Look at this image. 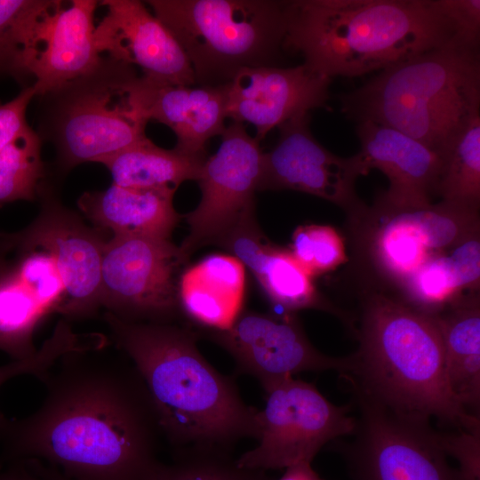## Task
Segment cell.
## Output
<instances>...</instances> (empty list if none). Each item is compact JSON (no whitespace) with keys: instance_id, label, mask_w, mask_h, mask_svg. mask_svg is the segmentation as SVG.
<instances>
[{"instance_id":"obj_1","label":"cell","mask_w":480,"mask_h":480,"mask_svg":"<svg viewBox=\"0 0 480 480\" xmlns=\"http://www.w3.org/2000/svg\"><path fill=\"white\" fill-rule=\"evenodd\" d=\"M104 349L58 361L38 409L10 421L2 460L37 459L69 480H149L161 463L155 407L136 367Z\"/></svg>"},{"instance_id":"obj_2","label":"cell","mask_w":480,"mask_h":480,"mask_svg":"<svg viewBox=\"0 0 480 480\" xmlns=\"http://www.w3.org/2000/svg\"><path fill=\"white\" fill-rule=\"evenodd\" d=\"M103 319L140 374L162 436L172 446L232 450L243 438H257L259 410L204 357L195 332L172 323L127 322L107 311Z\"/></svg>"},{"instance_id":"obj_3","label":"cell","mask_w":480,"mask_h":480,"mask_svg":"<svg viewBox=\"0 0 480 480\" xmlns=\"http://www.w3.org/2000/svg\"><path fill=\"white\" fill-rule=\"evenodd\" d=\"M284 47L329 77L381 71L458 43L445 0L285 1Z\"/></svg>"},{"instance_id":"obj_4","label":"cell","mask_w":480,"mask_h":480,"mask_svg":"<svg viewBox=\"0 0 480 480\" xmlns=\"http://www.w3.org/2000/svg\"><path fill=\"white\" fill-rule=\"evenodd\" d=\"M359 348L350 355L356 394L396 413L435 418L459 429H478L449 388L444 344L433 315L396 293L372 287L362 292Z\"/></svg>"},{"instance_id":"obj_5","label":"cell","mask_w":480,"mask_h":480,"mask_svg":"<svg viewBox=\"0 0 480 480\" xmlns=\"http://www.w3.org/2000/svg\"><path fill=\"white\" fill-rule=\"evenodd\" d=\"M356 123L398 130L438 155L480 108L479 49L453 43L383 69L340 97Z\"/></svg>"},{"instance_id":"obj_6","label":"cell","mask_w":480,"mask_h":480,"mask_svg":"<svg viewBox=\"0 0 480 480\" xmlns=\"http://www.w3.org/2000/svg\"><path fill=\"white\" fill-rule=\"evenodd\" d=\"M38 135L67 172L100 163L146 136L141 76L107 55L88 73L43 96Z\"/></svg>"},{"instance_id":"obj_7","label":"cell","mask_w":480,"mask_h":480,"mask_svg":"<svg viewBox=\"0 0 480 480\" xmlns=\"http://www.w3.org/2000/svg\"><path fill=\"white\" fill-rule=\"evenodd\" d=\"M146 3L180 44L199 85H227L243 68L274 66L284 47L285 1Z\"/></svg>"},{"instance_id":"obj_8","label":"cell","mask_w":480,"mask_h":480,"mask_svg":"<svg viewBox=\"0 0 480 480\" xmlns=\"http://www.w3.org/2000/svg\"><path fill=\"white\" fill-rule=\"evenodd\" d=\"M348 217L365 285L393 292L430 257L480 232L479 212L444 201L399 208L377 196Z\"/></svg>"},{"instance_id":"obj_9","label":"cell","mask_w":480,"mask_h":480,"mask_svg":"<svg viewBox=\"0 0 480 480\" xmlns=\"http://www.w3.org/2000/svg\"><path fill=\"white\" fill-rule=\"evenodd\" d=\"M264 392L258 445L236 459L241 467L266 471L311 463L328 442L356 431L349 407L333 404L311 383L291 377Z\"/></svg>"},{"instance_id":"obj_10","label":"cell","mask_w":480,"mask_h":480,"mask_svg":"<svg viewBox=\"0 0 480 480\" xmlns=\"http://www.w3.org/2000/svg\"><path fill=\"white\" fill-rule=\"evenodd\" d=\"M187 260L170 239L113 236L101 264V308L132 323H171L180 312L178 284Z\"/></svg>"},{"instance_id":"obj_11","label":"cell","mask_w":480,"mask_h":480,"mask_svg":"<svg viewBox=\"0 0 480 480\" xmlns=\"http://www.w3.org/2000/svg\"><path fill=\"white\" fill-rule=\"evenodd\" d=\"M64 299L56 259L32 226L0 233V350L12 360L35 355L36 329Z\"/></svg>"},{"instance_id":"obj_12","label":"cell","mask_w":480,"mask_h":480,"mask_svg":"<svg viewBox=\"0 0 480 480\" xmlns=\"http://www.w3.org/2000/svg\"><path fill=\"white\" fill-rule=\"evenodd\" d=\"M357 397L361 418L348 451L356 480H462L430 420Z\"/></svg>"},{"instance_id":"obj_13","label":"cell","mask_w":480,"mask_h":480,"mask_svg":"<svg viewBox=\"0 0 480 480\" xmlns=\"http://www.w3.org/2000/svg\"><path fill=\"white\" fill-rule=\"evenodd\" d=\"M220 145L206 158L197 182L201 199L185 215L189 233L179 246L183 258L200 247L219 244L245 220L255 216L254 194L262 172L260 140L242 123L232 122Z\"/></svg>"},{"instance_id":"obj_14","label":"cell","mask_w":480,"mask_h":480,"mask_svg":"<svg viewBox=\"0 0 480 480\" xmlns=\"http://www.w3.org/2000/svg\"><path fill=\"white\" fill-rule=\"evenodd\" d=\"M208 338L228 351L239 374L252 376L266 390L302 372L350 368V356L318 351L307 338L295 313L242 311L226 330H208Z\"/></svg>"},{"instance_id":"obj_15","label":"cell","mask_w":480,"mask_h":480,"mask_svg":"<svg viewBox=\"0 0 480 480\" xmlns=\"http://www.w3.org/2000/svg\"><path fill=\"white\" fill-rule=\"evenodd\" d=\"M308 113L282 124L276 146L263 154L258 190L290 189L316 196L342 208L348 216L364 204L356 192L360 176L351 156L340 157L310 132Z\"/></svg>"},{"instance_id":"obj_16","label":"cell","mask_w":480,"mask_h":480,"mask_svg":"<svg viewBox=\"0 0 480 480\" xmlns=\"http://www.w3.org/2000/svg\"><path fill=\"white\" fill-rule=\"evenodd\" d=\"M38 196L40 211L30 225L53 253L60 272L65 299L59 315L69 323L93 317L101 308V264L108 240L44 182Z\"/></svg>"},{"instance_id":"obj_17","label":"cell","mask_w":480,"mask_h":480,"mask_svg":"<svg viewBox=\"0 0 480 480\" xmlns=\"http://www.w3.org/2000/svg\"><path fill=\"white\" fill-rule=\"evenodd\" d=\"M107 13L95 26L98 52L138 66L147 80L162 85H194L191 64L167 27L140 1L103 0Z\"/></svg>"},{"instance_id":"obj_18","label":"cell","mask_w":480,"mask_h":480,"mask_svg":"<svg viewBox=\"0 0 480 480\" xmlns=\"http://www.w3.org/2000/svg\"><path fill=\"white\" fill-rule=\"evenodd\" d=\"M331 81L304 63L243 68L226 85L227 117L252 124L260 141L292 117L325 107Z\"/></svg>"},{"instance_id":"obj_19","label":"cell","mask_w":480,"mask_h":480,"mask_svg":"<svg viewBox=\"0 0 480 480\" xmlns=\"http://www.w3.org/2000/svg\"><path fill=\"white\" fill-rule=\"evenodd\" d=\"M95 0H53L38 20L25 54L36 96L84 76L100 62L94 44Z\"/></svg>"},{"instance_id":"obj_20","label":"cell","mask_w":480,"mask_h":480,"mask_svg":"<svg viewBox=\"0 0 480 480\" xmlns=\"http://www.w3.org/2000/svg\"><path fill=\"white\" fill-rule=\"evenodd\" d=\"M356 132L360 149L351 158L359 175L378 169L388 179L389 187L380 198L399 208L432 204L441 166L436 152L398 130L372 121L356 123Z\"/></svg>"},{"instance_id":"obj_21","label":"cell","mask_w":480,"mask_h":480,"mask_svg":"<svg viewBox=\"0 0 480 480\" xmlns=\"http://www.w3.org/2000/svg\"><path fill=\"white\" fill-rule=\"evenodd\" d=\"M255 276L269 300L284 312L316 308L343 316L317 291L311 277L289 249L271 244L255 216L237 226L220 244Z\"/></svg>"},{"instance_id":"obj_22","label":"cell","mask_w":480,"mask_h":480,"mask_svg":"<svg viewBox=\"0 0 480 480\" xmlns=\"http://www.w3.org/2000/svg\"><path fill=\"white\" fill-rule=\"evenodd\" d=\"M141 78L148 119L174 132L178 151L205 156L207 141L226 128V85H162Z\"/></svg>"},{"instance_id":"obj_23","label":"cell","mask_w":480,"mask_h":480,"mask_svg":"<svg viewBox=\"0 0 480 480\" xmlns=\"http://www.w3.org/2000/svg\"><path fill=\"white\" fill-rule=\"evenodd\" d=\"M175 191L112 183L105 190L84 193L77 206L94 228L113 236L170 239L180 220L172 204Z\"/></svg>"},{"instance_id":"obj_24","label":"cell","mask_w":480,"mask_h":480,"mask_svg":"<svg viewBox=\"0 0 480 480\" xmlns=\"http://www.w3.org/2000/svg\"><path fill=\"white\" fill-rule=\"evenodd\" d=\"M245 267L231 254H212L179 279L180 311L207 330H226L243 311Z\"/></svg>"},{"instance_id":"obj_25","label":"cell","mask_w":480,"mask_h":480,"mask_svg":"<svg viewBox=\"0 0 480 480\" xmlns=\"http://www.w3.org/2000/svg\"><path fill=\"white\" fill-rule=\"evenodd\" d=\"M433 316L443 340L446 374L451 392L467 412L478 417L480 406L479 292L463 294Z\"/></svg>"},{"instance_id":"obj_26","label":"cell","mask_w":480,"mask_h":480,"mask_svg":"<svg viewBox=\"0 0 480 480\" xmlns=\"http://www.w3.org/2000/svg\"><path fill=\"white\" fill-rule=\"evenodd\" d=\"M206 156L164 149L148 137L105 158L113 183L129 188H172L186 180L199 179Z\"/></svg>"},{"instance_id":"obj_27","label":"cell","mask_w":480,"mask_h":480,"mask_svg":"<svg viewBox=\"0 0 480 480\" xmlns=\"http://www.w3.org/2000/svg\"><path fill=\"white\" fill-rule=\"evenodd\" d=\"M439 156L436 195L441 201L479 212L480 114L454 135Z\"/></svg>"},{"instance_id":"obj_28","label":"cell","mask_w":480,"mask_h":480,"mask_svg":"<svg viewBox=\"0 0 480 480\" xmlns=\"http://www.w3.org/2000/svg\"><path fill=\"white\" fill-rule=\"evenodd\" d=\"M231 451L215 445L178 448L173 461L161 462L149 480H270L264 470L239 466Z\"/></svg>"},{"instance_id":"obj_29","label":"cell","mask_w":480,"mask_h":480,"mask_svg":"<svg viewBox=\"0 0 480 480\" xmlns=\"http://www.w3.org/2000/svg\"><path fill=\"white\" fill-rule=\"evenodd\" d=\"M41 140L28 124L0 152V206L38 196L44 176Z\"/></svg>"},{"instance_id":"obj_30","label":"cell","mask_w":480,"mask_h":480,"mask_svg":"<svg viewBox=\"0 0 480 480\" xmlns=\"http://www.w3.org/2000/svg\"><path fill=\"white\" fill-rule=\"evenodd\" d=\"M394 293L418 310L435 315L468 292L446 251L430 257Z\"/></svg>"},{"instance_id":"obj_31","label":"cell","mask_w":480,"mask_h":480,"mask_svg":"<svg viewBox=\"0 0 480 480\" xmlns=\"http://www.w3.org/2000/svg\"><path fill=\"white\" fill-rule=\"evenodd\" d=\"M52 0H0V73L28 75L25 53Z\"/></svg>"},{"instance_id":"obj_32","label":"cell","mask_w":480,"mask_h":480,"mask_svg":"<svg viewBox=\"0 0 480 480\" xmlns=\"http://www.w3.org/2000/svg\"><path fill=\"white\" fill-rule=\"evenodd\" d=\"M93 344L91 332H76L69 322L60 318L51 336L43 342L35 355L22 360H12L0 366V387L20 375H31L42 381L63 356L71 352L90 350ZM10 421L0 412V442Z\"/></svg>"},{"instance_id":"obj_33","label":"cell","mask_w":480,"mask_h":480,"mask_svg":"<svg viewBox=\"0 0 480 480\" xmlns=\"http://www.w3.org/2000/svg\"><path fill=\"white\" fill-rule=\"evenodd\" d=\"M289 251L311 277L332 271L348 261L344 237L329 225L297 227Z\"/></svg>"},{"instance_id":"obj_34","label":"cell","mask_w":480,"mask_h":480,"mask_svg":"<svg viewBox=\"0 0 480 480\" xmlns=\"http://www.w3.org/2000/svg\"><path fill=\"white\" fill-rule=\"evenodd\" d=\"M479 429H459L456 434H441L446 453L459 463L462 480H480Z\"/></svg>"},{"instance_id":"obj_35","label":"cell","mask_w":480,"mask_h":480,"mask_svg":"<svg viewBox=\"0 0 480 480\" xmlns=\"http://www.w3.org/2000/svg\"><path fill=\"white\" fill-rule=\"evenodd\" d=\"M465 292L480 290V232H476L447 251Z\"/></svg>"},{"instance_id":"obj_36","label":"cell","mask_w":480,"mask_h":480,"mask_svg":"<svg viewBox=\"0 0 480 480\" xmlns=\"http://www.w3.org/2000/svg\"><path fill=\"white\" fill-rule=\"evenodd\" d=\"M34 96L35 90L30 85L12 100L0 104V152L28 125L26 111Z\"/></svg>"},{"instance_id":"obj_37","label":"cell","mask_w":480,"mask_h":480,"mask_svg":"<svg viewBox=\"0 0 480 480\" xmlns=\"http://www.w3.org/2000/svg\"><path fill=\"white\" fill-rule=\"evenodd\" d=\"M448 12L458 29L460 40L466 45L479 49L480 1L445 0Z\"/></svg>"},{"instance_id":"obj_38","label":"cell","mask_w":480,"mask_h":480,"mask_svg":"<svg viewBox=\"0 0 480 480\" xmlns=\"http://www.w3.org/2000/svg\"><path fill=\"white\" fill-rule=\"evenodd\" d=\"M0 480H69L59 470L33 458L0 462Z\"/></svg>"},{"instance_id":"obj_39","label":"cell","mask_w":480,"mask_h":480,"mask_svg":"<svg viewBox=\"0 0 480 480\" xmlns=\"http://www.w3.org/2000/svg\"><path fill=\"white\" fill-rule=\"evenodd\" d=\"M278 480H324L313 469L311 463L300 462L285 468Z\"/></svg>"}]
</instances>
